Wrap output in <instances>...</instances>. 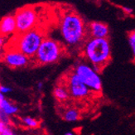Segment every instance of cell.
Wrapping results in <instances>:
<instances>
[{"label":"cell","instance_id":"obj_12","mask_svg":"<svg viewBox=\"0 0 135 135\" xmlns=\"http://www.w3.org/2000/svg\"><path fill=\"white\" fill-rule=\"evenodd\" d=\"M63 118L66 122H75L80 119V112L75 109H69L64 112Z\"/></svg>","mask_w":135,"mask_h":135},{"label":"cell","instance_id":"obj_22","mask_svg":"<svg viewBox=\"0 0 135 135\" xmlns=\"http://www.w3.org/2000/svg\"><path fill=\"white\" fill-rule=\"evenodd\" d=\"M4 99V96H3V93L0 91V104H1V103H2V101Z\"/></svg>","mask_w":135,"mask_h":135},{"label":"cell","instance_id":"obj_13","mask_svg":"<svg viewBox=\"0 0 135 135\" xmlns=\"http://www.w3.org/2000/svg\"><path fill=\"white\" fill-rule=\"evenodd\" d=\"M22 121L25 126H27L30 128H37L39 126V122L33 118H30V117H24L22 119Z\"/></svg>","mask_w":135,"mask_h":135},{"label":"cell","instance_id":"obj_21","mask_svg":"<svg viewBox=\"0 0 135 135\" xmlns=\"http://www.w3.org/2000/svg\"><path fill=\"white\" fill-rule=\"evenodd\" d=\"M42 87H43V83H42V82H38V84H37L38 90H42Z\"/></svg>","mask_w":135,"mask_h":135},{"label":"cell","instance_id":"obj_18","mask_svg":"<svg viewBox=\"0 0 135 135\" xmlns=\"http://www.w3.org/2000/svg\"><path fill=\"white\" fill-rule=\"evenodd\" d=\"M13 134H14L13 131L10 128H8V126L6 127V128L3 131V133H1V135H13Z\"/></svg>","mask_w":135,"mask_h":135},{"label":"cell","instance_id":"obj_7","mask_svg":"<svg viewBox=\"0 0 135 135\" xmlns=\"http://www.w3.org/2000/svg\"><path fill=\"white\" fill-rule=\"evenodd\" d=\"M66 89L70 96L76 99H82L90 95L91 90L89 89L75 71L67 75Z\"/></svg>","mask_w":135,"mask_h":135},{"label":"cell","instance_id":"obj_2","mask_svg":"<svg viewBox=\"0 0 135 135\" xmlns=\"http://www.w3.org/2000/svg\"><path fill=\"white\" fill-rule=\"evenodd\" d=\"M83 55L95 70L100 73L110 61L111 47L108 38L88 37L83 44Z\"/></svg>","mask_w":135,"mask_h":135},{"label":"cell","instance_id":"obj_23","mask_svg":"<svg viewBox=\"0 0 135 135\" xmlns=\"http://www.w3.org/2000/svg\"><path fill=\"white\" fill-rule=\"evenodd\" d=\"M3 44V38L2 36H0V46H2Z\"/></svg>","mask_w":135,"mask_h":135},{"label":"cell","instance_id":"obj_17","mask_svg":"<svg viewBox=\"0 0 135 135\" xmlns=\"http://www.w3.org/2000/svg\"><path fill=\"white\" fill-rule=\"evenodd\" d=\"M0 91H1L3 94H8L13 91V90L11 89L10 87H7L4 85H0Z\"/></svg>","mask_w":135,"mask_h":135},{"label":"cell","instance_id":"obj_16","mask_svg":"<svg viewBox=\"0 0 135 135\" xmlns=\"http://www.w3.org/2000/svg\"><path fill=\"white\" fill-rule=\"evenodd\" d=\"M8 116L6 113H4V111H3L1 109H0V120L4 122L5 124H9V118H8Z\"/></svg>","mask_w":135,"mask_h":135},{"label":"cell","instance_id":"obj_1","mask_svg":"<svg viewBox=\"0 0 135 135\" xmlns=\"http://www.w3.org/2000/svg\"><path fill=\"white\" fill-rule=\"evenodd\" d=\"M60 32L64 42L70 46L84 44L89 37L88 27L83 18L72 11L63 15L60 23Z\"/></svg>","mask_w":135,"mask_h":135},{"label":"cell","instance_id":"obj_6","mask_svg":"<svg viewBox=\"0 0 135 135\" xmlns=\"http://www.w3.org/2000/svg\"><path fill=\"white\" fill-rule=\"evenodd\" d=\"M17 33H23L35 28L37 22V13L32 7H24L15 13Z\"/></svg>","mask_w":135,"mask_h":135},{"label":"cell","instance_id":"obj_24","mask_svg":"<svg viewBox=\"0 0 135 135\" xmlns=\"http://www.w3.org/2000/svg\"><path fill=\"white\" fill-rule=\"evenodd\" d=\"M74 133H72V132H67V133H65V135H73Z\"/></svg>","mask_w":135,"mask_h":135},{"label":"cell","instance_id":"obj_8","mask_svg":"<svg viewBox=\"0 0 135 135\" xmlns=\"http://www.w3.org/2000/svg\"><path fill=\"white\" fill-rule=\"evenodd\" d=\"M4 62L12 68H18L27 66L29 57L16 49L6 52L3 57Z\"/></svg>","mask_w":135,"mask_h":135},{"label":"cell","instance_id":"obj_10","mask_svg":"<svg viewBox=\"0 0 135 135\" xmlns=\"http://www.w3.org/2000/svg\"><path fill=\"white\" fill-rule=\"evenodd\" d=\"M17 32L15 16L8 15L0 21V36H7Z\"/></svg>","mask_w":135,"mask_h":135},{"label":"cell","instance_id":"obj_3","mask_svg":"<svg viewBox=\"0 0 135 135\" xmlns=\"http://www.w3.org/2000/svg\"><path fill=\"white\" fill-rule=\"evenodd\" d=\"M16 47L14 49L21 51L29 58L35 57L41 43L44 39V35L38 29H32L23 33H17Z\"/></svg>","mask_w":135,"mask_h":135},{"label":"cell","instance_id":"obj_11","mask_svg":"<svg viewBox=\"0 0 135 135\" xmlns=\"http://www.w3.org/2000/svg\"><path fill=\"white\" fill-rule=\"evenodd\" d=\"M53 95L56 97V99H57L58 100H60V101L66 100L70 96L67 89L65 87H62V86L56 87L53 91Z\"/></svg>","mask_w":135,"mask_h":135},{"label":"cell","instance_id":"obj_4","mask_svg":"<svg viewBox=\"0 0 135 135\" xmlns=\"http://www.w3.org/2000/svg\"><path fill=\"white\" fill-rule=\"evenodd\" d=\"M63 53L61 45L51 38L44 37L35 56L36 61L41 65L56 62Z\"/></svg>","mask_w":135,"mask_h":135},{"label":"cell","instance_id":"obj_14","mask_svg":"<svg viewBox=\"0 0 135 135\" xmlns=\"http://www.w3.org/2000/svg\"><path fill=\"white\" fill-rule=\"evenodd\" d=\"M128 44H129V46L132 51L133 59L135 61V30L129 32L128 37Z\"/></svg>","mask_w":135,"mask_h":135},{"label":"cell","instance_id":"obj_9","mask_svg":"<svg viewBox=\"0 0 135 135\" xmlns=\"http://www.w3.org/2000/svg\"><path fill=\"white\" fill-rule=\"evenodd\" d=\"M109 27L104 22L94 21L88 25V34L90 37L106 38L109 36Z\"/></svg>","mask_w":135,"mask_h":135},{"label":"cell","instance_id":"obj_19","mask_svg":"<svg viewBox=\"0 0 135 135\" xmlns=\"http://www.w3.org/2000/svg\"><path fill=\"white\" fill-rule=\"evenodd\" d=\"M122 10L124 11L126 14H128V15H131V14L133 13V8H128V7H123V8H122Z\"/></svg>","mask_w":135,"mask_h":135},{"label":"cell","instance_id":"obj_20","mask_svg":"<svg viewBox=\"0 0 135 135\" xmlns=\"http://www.w3.org/2000/svg\"><path fill=\"white\" fill-rule=\"evenodd\" d=\"M7 126H8L7 124H5L4 122H3V121L0 120V134H1V133H3V131L5 129L6 127H7Z\"/></svg>","mask_w":135,"mask_h":135},{"label":"cell","instance_id":"obj_15","mask_svg":"<svg viewBox=\"0 0 135 135\" xmlns=\"http://www.w3.org/2000/svg\"><path fill=\"white\" fill-rule=\"evenodd\" d=\"M3 111H4V113H6L8 115H13L17 113L18 111V108H17L16 105L13 104H9L8 106H7L5 109H2Z\"/></svg>","mask_w":135,"mask_h":135},{"label":"cell","instance_id":"obj_5","mask_svg":"<svg viewBox=\"0 0 135 135\" xmlns=\"http://www.w3.org/2000/svg\"><path fill=\"white\" fill-rule=\"evenodd\" d=\"M74 71L91 91L100 92L102 90V81L99 73L93 66L80 63L75 66Z\"/></svg>","mask_w":135,"mask_h":135}]
</instances>
